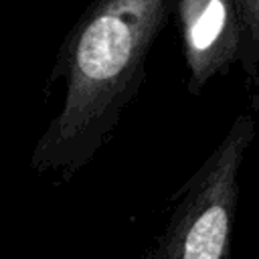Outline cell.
<instances>
[{
    "instance_id": "1",
    "label": "cell",
    "mask_w": 259,
    "mask_h": 259,
    "mask_svg": "<svg viewBox=\"0 0 259 259\" xmlns=\"http://www.w3.org/2000/svg\"><path fill=\"white\" fill-rule=\"evenodd\" d=\"M174 4L93 0L85 8L59 51L53 79L65 77L63 107L32 150V170L71 176L93 160L138 95Z\"/></svg>"
},
{
    "instance_id": "2",
    "label": "cell",
    "mask_w": 259,
    "mask_h": 259,
    "mask_svg": "<svg viewBox=\"0 0 259 259\" xmlns=\"http://www.w3.org/2000/svg\"><path fill=\"white\" fill-rule=\"evenodd\" d=\"M255 132L249 113L235 117L219 146L176 192L168 223L144 259H231L239 172Z\"/></svg>"
},
{
    "instance_id": "3",
    "label": "cell",
    "mask_w": 259,
    "mask_h": 259,
    "mask_svg": "<svg viewBox=\"0 0 259 259\" xmlns=\"http://www.w3.org/2000/svg\"><path fill=\"white\" fill-rule=\"evenodd\" d=\"M188 91L198 95L217 75L229 73L241 57L243 24L237 0H176Z\"/></svg>"
},
{
    "instance_id": "4",
    "label": "cell",
    "mask_w": 259,
    "mask_h": 259,
    "mask_svg": "<svg viewBox=\"0 0 259 259\" xmlns=\"http://www.w3.org/2000/svg\"><path fill=\"white\" fill-rule=\"evenodd\" d=\"M243 24V45L239 63L253 79L259 73V0H237Z\"/></svg>"
}]
</instances>
